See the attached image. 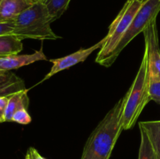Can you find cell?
Masks as SVG:
<instances>
[{"instance_id":"e0dca14e","label":"cell","mask_w":160,"mask_h":159,"mask_svg":"<svg viewBox=\"0 0 160 159\" xmlns=\"http://www.w3.org/2000/svg\"><path fill=\"white\" fill-rule=\"evenodd\" d=\"M150 99L160 104V80L149 82Z\"/></svg>"},{"instance_id":"44dd1931","label":"cell","mask_w":160,"mask_h":159,"mask_svg":"<svg viewBox=\"0 0 160 159\" xmlns=\"http://www.w3.org/2000/svg\"><path fill=\"white\" fill-rule=\"evenodd\" d=\"M33 2H44V0H31Z\"/></svg>"},{"instance_id":"ac0fdd59","label":"cell","mask_w":160,"mask_h":159,"mask_svg":"<svg viewBox=\"0 0 160 159\" xmlns=\"http://www.w3.org/2000/svg\"><path fill=\"white\" fill-rule=\"evenodd\" d=\"M13 20L12 21H0V36L6 34H12L14 31Z\"/></svg>"},{"instance_id":"4fadbf2b","label":"cell","mask_w":160,"mask_h":159,"mask_svg":"<svg viewBox=\"0 0 160 159\" xmlns=\"http://www.w3.org/2000/svg\"><path fill=\"white\" fill-rule=\"evenodd\" d=\"M23 50L22 40L14 34L0 36V56L19 54Z\"/></svg>"},{"instance_id":"8992f818","label":"cell","mask_w":160,"mask_h":159,"mask_svg":"<svg viewBox=\"0 0 160 159\" xmlns=\"http://www.w3.org/2000/svg\"><path fill=\"white\" fill-rule=\"evenodd\" d=\"M145 50L148 55L149 82L160 80V48L156 20L152 22L143 32Z\"/></svg>"},{"instance_id":"3957f363","label":"cell","mask_w":160,"mask_h":159,"mask_svg":"<svg viewBox=\"0 0 160 159\" xmlns=\"http://www.w3.org/2000/svg\"><path fill=\"white\" fill-rule=\"evenodd\" d=\"M150 101L148 55L145 50L135 79L129 90L127 92V101L122 118L123 130L131 129L134 127L141 113Z\"/></svg>"},{"instance_id":"5bb4252c","label":"cell","mask_w":160,"mask_h":159,"mask_svg":"<svg viewBox=\"0 0 160 159\" xmlns=\"http://www.w3.org/2000/svg\"><path fill=\"white\" fill-rule=\"evenodd\" d=\"M52 22L59 19L68 8L70 0H44Z\"/></svg>"},{"instance_id":"30bf717a","label":"cell","mask_w":160,"mask_h":159,"mask_svg":"<svg viewBox=\"0 0 160 159\" xmlns=\"http://www.w3.org/2000/svg\"><path fill=\"white\" fill-rule=\"evenodd\" d=\"M26 90L24 81L12 72H0V97L9 98L20 90Z\"/></svg>"},{"instance_id":"7c38bea8","label":"cell","mask_w":160,"mask_h":159,"mask_svg":"<svg viewBox=\"0 0 160 159\" xmlns=\"http://www.w3.org/2000/svg\"><path fill=\"white\" fill-rule=\"evenodd\" d=\"M138 125L145 131L158 159H160V120L140 122Z\"/></svg>"},{"instance_id":"603a6c76","label":"cell","mask_w":160,"mask_h":159,"mask_svg":"<svg viewBox=\"0 0 160 159\" xmlns=\"http://www.w3.org/2000/svg\"><path fill=\"white\" fill-rule=\"evenodd\" d=\"M133 1H134V0H128V1H127V2H126V4H129V3L132 2Z\"/></svg>"},{"instance_id":"d6986e66","label":"cell","mask_w":160,"mask_h":159,"mask_svg":"<svg viewBox=\"0 0 160 159\" xmlns=\"http://www.w3.org/2000/svg\"><path fill=\"white\" fill-rule=\"evenodd\" d=\"M8 102H9L8 97H0V123L5 122V116H6Z\"/></svg>"},{"instance_id":"7402d4cb","label":"cell","mask_w":160,"mask_h":159,"mask_svg":"<svg viewBox=\"0 0 160 159\" xmlns=\"http://www.w3.org/2000/svg\"><path fill=\"white\" fill-rule=\"evenodd\" d=\"M24 159H31V157H30L29 154H28V153H27V154H26V157H25V158H24Z\"/></svg>"},{"instance_id":"277c9868","label":"cell","mask_w":160,"mask_h":159,"mask_svg":"<svg viewBox=\"0 0 160 159\" xmlns=\"http://www.w3.org/2000/svg\"><path fill=\"white\" fill-rule=\"evenodd\" d=\"M145 0H134L129 4L125 3L115 20L109 26L107 40L100 49L95 59V62L105 67H109V61L112 52L123 38L133 19Z\"/></svg>"},{"instance_id":"5b68a950","label":"cell","mask_w":160,"mask_h":159,"mask_svg":"<svg viewBox=\"0 0 160 159\" xmlns=\"http://www.w3.org/2000/svg\"><path fill=\"white\" fill-rule=\"evenodd\" d=\"M160 11V0H145L133 19L128 31L111 55L109 64H113L119 55L127 45L141 33L144 32L148 25L156 20Z\"/></svg>"},{"instance_id":"6da1fadb","label":"cell","mask_w":160,"mask_h":159,"mask_svg":"<svg viewBox=\"0 0 160 159\" xmlns=\"http://www.w3.org/2000/svg\"><path fill=\"white\" fill-rule=\"evenodd\" d=\"M127 93L108 112L86 141L81 159H109L123 129Z\"/></svg>"},{"instance_id":"ba28073f","label":"cell","mask_w":160,"mask_h":159,"mask_svg":"<svg viewBox=\"0 0 160 159\" xmlns=\"http://www.w3.org/2000/svg\"><path fill=\"white\" fill-rule=\"evenodd\" d=\"M43 50L35 51L32 54L9 55L0 56V72H8L30 65L37 61H46Z\"/></svg>"},{"instance_id":"cb8c5ba5","label":"cell","mask_w":160,"mask_h":159,"mask_svg":"<svg viewBox=\"0 0 160 159\" xmlns=\"http://www.w3.org/2000/svg\"><path fill=\"white\" fill-rule=\"evenodd\" d=\"M2 2V0H0V2Z\"/></svg>"},{"instance_id":"2e32d148","label":"cell","mask_w":160,"mask_h":159,"mask_svg":"<svg viewBox=\"0 0 160 159\" xmlns=\"http://www.w3.org/2000/svg\"><path fill=\"white\" fill-rule=\"evenodd\" d=\"M12 122L22 125H28L31 122V115L28 114V109L21 108L17 110L12 115Z\"/></svg>"},{"instance_id":"7a4b0ae2","label":"cell","mask_w":160,"mask_h":159,"mask_svg":"<svg viewBox=\"0 0 160 159\" xmlns=\"http://www.w3.org/2000/svg\"><path fill=\"white\" fill-rule=\"evenodd\" d=\"M12 34L20 40H56L60 37L56 35L51 28V16L43 2L34 3L13 20Z\"/></svg>"},{"instance_id":"52a82bcc","label":"cell","mask_w":160,"mask_h":159,"mask_svg":"<svg viewBox=\"0 0 160 159\" xmlns=\"http://www.w3.org/2000/svg\"><path fill=\"white\" fill-rule=\"evenodd\" d=\"M106 40H107V36H106L104 38L102 39L100 41L97 42L93 46L89 47L88 48H81L80 50L72 53V54L64 56V57L59 58V59H50L49 61L52 63V66L50 71L47 73L46 76L43 78V80L41 82L46 80L48 78L52 77L53 75L56 74L59 72L67 70V69H69L70 67L73 66V65H77L78 63L85 61L87 58L93 51L98 49V48L101 49L103 45H104V44L106 43Z\"/></svg>"},{"instance_id":"8fae6325","label":"cell","mask_w":160,"mask_h":159,"mask_svg":"<svg viewBox=\"0 0 160 159\" xmlns=\"http://www.w3.org/2000/svg\"><path fill=\"white\" fill-rule=\"evenodd\" d=\"M28 91L27 89L20 90L9 97L5 116V122H12V115L19 109L28 108L30 101L28 96Z\"/></svg>"},{"instance_id":"9c48e42d","label":"cell","mask_w":160,"mask_h":159,"mask_svg":"<svg viewBox=\"0 0 160 159\" xmlns=\"http://www.w3.org/2000/svg\"><path fill=\"white\" fill-rule=\"evenodd\" d=\"M31 0H2L0 2V21H12L21 12L31 7Z\"/></svg>"},{"instance_id":"9a60e30c","label":"cell","mask_w":160,"mask_h":159,"mask_svg":"<svg viewBox=\"0 0 160 159\" xmlns=\"http://www.w3.org/2000/svg\"><path fill=\"white\" fill-rule=\"evenodd\" d=\"M141 132V143L139 148L138 159H158L151 141L145 131L139 126Z\"/></svg>"},{"instance_id":"ffe728a7","label":"cell","mask_w":160,"mask_h":159,"mask_svg":"<svg viewBox=\"0 0 160 159\" xmlns=\"http://www.w3.org/2000/svg\"><path fill=\"white\" fill-rule=\"evenodd\" d=\"M27 153L29 154L31 159H45V157H42V156L39 154L38 151L36 149H34V147H30Z\"/></svg>"}]
</instances>
